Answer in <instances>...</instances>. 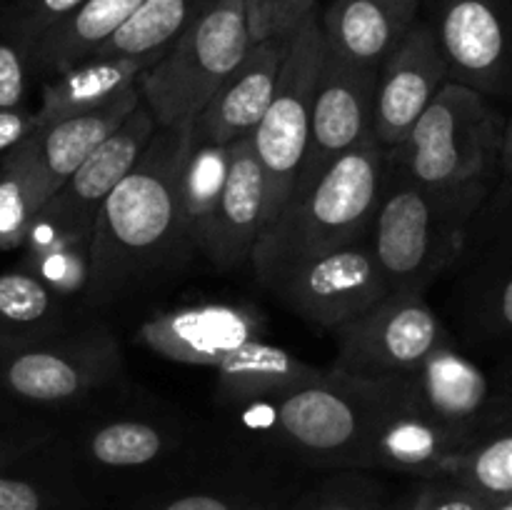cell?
<instances>
[{
    "mask_svg": "<svg viewBox=\"0 0 512 510\" xmlns=\"http://www.w3.org/2000/svg\"><path fill=\"white\" fill-rule=\"evenodd\" d=\"M193 123L158 128L138 163L108 195L90 238L85 300L108 305L195 248L180 213V173Z\"/></svg>",
    "mask_w": 512,
    "mask_h": 510,
    "instance_id": "cell-1",
    "label": "cell"
},
{
    "mask_svg": "<svg viewBox=\"0 0 512 510\" xmlns=\"http://www.w3.org/2000/svg\"><path fill=\"white\" fill-rule=\"evenodd\" d=\"M493 188L495 183L433 188L385 160L383 190L368 238L390 293L423 295L435 278L458 263L470 223Z\"/></svg>",
    "mask_w": 512,
    "mask_h": 510,
    "instance_id": "cell-2",
    "label": "cell"
},
{
    "mask_svg": "<svg viewBox=\"0 0 512 510\" xmlns=\"http://www.w3.org/2000/svg\"><path fill=\"white\" fill-rule=\"evenodd\" d=\"M385 160L378 140H368L340 155L303 198L285 205L250 255L260 283H270L290 265L365 238L380 203Z\"/></svg>",
    "mask_w": 512,
    "mask_h": 510,
    "instance_id": "cell-3",
    "label": "cell"
},
{
    "mask_svg": "<svg viewBox=\"0 0 512 510\" xmlns=\"http://www.w3.org/2000/svg\"><path fill=\"white\" fill-rule=\"evenodd\" d=\"M508 115L478 90L448 80L388 160L433 188L498 183Z\"/></svg>",
    "mask_w": 512,
    "mask_h": 510,
    "instance_id": "cell-4",
    "label": "cell"
},
{
    "mask_svg": "<svg viewBox=\"0 0 512 510\" xmlns=\"http://www.w3.org/2000/svg\"><path fill=\"white\" fill-rule=\"evenodd\" d=\"M250 45L243 0H215L140 75L143 103L158 128L193 123Z\"/></svg>",
    "mask_w": 512,
    "mask_h": 510,
    "instance_id": "cell-5",
    "label": "cell"
},
{
    "mask_svg": "<svg viewBox=\"0 0 512 510\" xmlns=\"http://www.w3.org/2000/svg\"><path fill=\"white\" fill-rule=\"evenodd\" d=\"M325 60V35L315 10L290 40L273 103L250 133L263 173V233L278 220L303 168L313 123L315 90ZM260 233V235H263Z\"/></svg>",
    "mask_w": 512,
    "mask_h": 510,
    "instance_id": "cell-6",
    "label": "cell"
},
{
    "mask_svg": "<svg viewBox=\"0 0 512 510\" xmlns=\"http://www.w3.org/2000/svg\"><path fill=\"white\" fill-rule=\"evenodd\" d=\"M378 400L380 385L325 373L315 383L298 385L253 405L273 413L275 435L295 453L318 463L360 468Z\"/></svg>",
    "mask_w": 512,
    "mask_h": 510,
    "instance_id": "cell-7",
    "label": "cell"
},
{
    "mask_svg": "<svg viewBox=\"0 0 512 510\" xmlns=\"http://www.w3.org/2000/svg\"><path fill=\"white\" fill-rule=\"evenodd\" d=\"M333 333L338 355L330 373L368 385L395 383L440 345L453 343L435 310L413 293H388Z\"/></svg>",
    "mask_w": 512,
    "mask_h": 510,
    "instance_id": "cell-8",
    "label": "cell"
},
{
    "mask_svg": "<svg viewBox=\"0 0 512 510\" xmlns=\"http://www.w3.org/2000/svg\"><path fill=\"white\" fill-rule=\"evenodd\" d=\"M158 123L148 105L140 103L135 113L60 185L53 198L35 213L25 235V248L35 245H68L90 255L95 220L108 195L133 170L143 150L153 140Z\"/></svg>",
    "mask_w": 512,
    "mask_h": 510,
    "instance_id": "cell-9",
    "label": "cell"
},
{
    "mask_svg": "<svg viewBox=\"0 0 512 510\" xmlns=\"http://www.w3.org/2000/svg\"><path fill=\"white\" fill-rule=\"evenodd\" d=\"M265 288L295 315L328 330L358 318L390 293L368 235L290 265Z\"/></svg>",
    "mask_w": 512,
    "mask_h": 510,
    "instance_id": "cell-10",
    "label": "cell"
},
{
    "mask_svg": "<svg viewBox=\"0 0 512 510\" xmlns=\"http://www.w3.org/2000/svg\"><path fill=\"white\" fill-rule=\"evenodd\" d=\"M430 8L450 80L512 105V0H433Z\"/></svg>",
    "mask_w": 512,
    "mask_h": 510,
    "instance_id": "cell-11",
    "label": "cell"
},
{
    "mask_svg": "<svg viewBox=\"0 0 512 510\" xmlns=\"http://www.w3.org/2000/svg\"><path fill=\"white\" fill-rule=\"evenodd\" d=\"M118 360V343L105 330L60 335L0 353V408L3 403L50 405L80 398L108 380Z\"/></svg>",
    "mask_w": 512,
    "mask_h": 510,
    "instance_id": "cell-12",
    "label": "cell"
},
{
    "mask_svg": "<svg viewBox=\"0 0 512 510\" xmlns=\"http://www.w3.org/2000/svg\"><path fill=\"white\" fill-rule=\"evenodd\" d=\"M378 70L345 63L325 48L318 90H315L308 150L288 205L303 198L340 155L375 138L373 108Z\"/></svg>",
    "mask_w": 512,
    "mask_h": 510,
    "instance_id": "cell-13",
    "label": "cell"
},
{
    "mask_svg": "<svg viewBox=\"0 0 512 510\" xmlns=\"http://www.w3.org/2000/svg\"><path fill=\"white\" fill-rule=\"evenodd\" d=\"M448 80V63L438 38L428 20L420 18L378 70L373 135L385 153L408 138Z\"/></svg>",
    "mask_w": 512,
    "mask_h": 510,
    "instance_id": "cell-14",
    "label": "cell"
},
{
    "mask_svg": "<svg viewBox=\"0 0 512 510\" xmlns=\"http://www.w3.org/2000/svg\"><path fill=\"white\" fill-rule=\"evenodd\" d=\"M143 103L140 80L100 108L35 125L18 145L38 210Z\"/></svg>",
    "mask_w": 512,
    "mask_h": 510,
    "instance_id": "cell-15",
    "label": "cell"
},
{
    "mask_svg": "<svg viewBox=\"0 0 512 510\" xmlns=\"http://www.w3.org/2000/svg\"><path fill=\"white\" fill-rule=\"evenodd\" d=\"M475 440L440 428L415 413L400 395L398 383L380 385L378 410L365 440L360 468H383L428 480H443L455 455Z\"/></svg>",
    "mask_w": 512,
    "mask_h": 510,
    "instance_id": "cell-16",
    "label": "cell"
},
{
    "mask_svg": "<svg viewBox=\"0 0 512 510\" xmlns=\"http://www.w3.org/2000/svg\"><path fill=\"white\" fill-rule=\"evenodd\" d=\"M405 403L440 428L478 440L490 428L493 383L453 343L440 345L413 373L395 380Z\"/></svg>",
    "mask_w": 512,
    "mask_h": 510,
    "instance_id": "cell-17",
    "label": "cell"
},
{
    "mask_svg": "<svg viewBox=\"0 0 512 510\" xmlns=\"http://www.w3.org/2000/svg\"><path fill=\"white\" fill-rule=\"evenodd\" d=\"M463 258H475V315L493 338L512 340V178L500 175L475 213Z\"/></svg>",
    "mask_w": 512,
    "mask_h": 510,
    "instance_id": "cell-18",
    "label": "cell"
},
{
    "mask_svg": "<svg viewBox=\"0 0 512 510\" xmlns=\"http://www.w3.org/2000/svg\"><path fill=\"white\" fill-rule=\"evenodd\" d=\"M263 173L250 135L230 145L228 178L195 238V248L220 270L240 268L263 233Z\"/></svg>",
    "mask_w": 512,
    "mask_h": 510,
    "instance_id": "cell-19",
    "label": "cell"
},
{
    "mask_svg": "<svg viewBox=\"0 0 512 510\" xmlns=\"http://www.w3.org/2000/svg\"><path fill=\"white\" fill-rule=\"evenodd\" d=\"M290 40L293 38H270L250 45L238 68L193 120V143L230 145L258 128L273 103Z\"/></svg>",
    "mask_w": 512,
    "mask_h": 510,
    "instance_id": "cell-20",
    "label": "cell"
},
{
    "mask_svg": "<svg viewBox=\"0 0 512 510\" xmlns=\"http://www.w3.org/2000/svg\"><path fill=\"white\" fill-rule=\"evenodd\" d=\"M138 338L160 358L218 368L230 353L260 338V323L238 305H193L150 318Z\"/></svg>",
    "mask_w": 512,
    "mask_h": 510,
    "instance_id": "cell-21",
    "label": "cell"
},
{
    "mask_svg": "<svg viewBox=\"0 0 512 510\" xmlns=\"http://www.w3.org/2000/svg\"><path fill=\"white\" fill-rule=\"evenodd\" d=\"M423 0H333L320 15L325 48L340 60L380 68L420 20Z\"/></svg>",
    "mask_w": 512,
    "mask_h": 510,
    "instance_id": "cell-22",
    "label": "cell"
},
{
    "mask_svg": "<svg viewBox=\"0 0 512 510\" xmlns=\"http://www.w3.org/2000/svg\"><path fill=\"white\" fill-rule=\"evenodd\" d=\"M145 0H85L33 43V73L53 75L88 60Z\"/></svg>",
    "mask_w": 512,
    "mask_h": 510,
    "instance_id": "cell-23",
    "label": "cell"
},
{
    "mask_svg": "<svg viewBox=\"0 0 512 510\" xmlns=\"http://www.w3.org/2000/svg\"><path fill=\"white\" fill-rule=\"evenodd\" d=\"M153 58H110L93 55L63 73L53 75L43 85L40 108L35 110V125L50 123L58 118L85 113L100 108L118 98L120 93L135 85L140 75L153 65Z\"/></svg>",
    "mask_w": 512,
    "mask_h": 510,
    "instance_id": "cell-24",
    "label": "cell"
},
{
    "mask_svg": "<svg viewBox=\"0 0 512 510\" xmlns=\"http://www.w3.org/2000/svg\"><path fill=\"white\" fill-rule=\"evenodd\" d=\"M218 393L235 405H253L275 398L298 385L315 383L323 378V370L308 363L290 350L255 338L230 353L218 365Z\"/></svg>",
    "mask_w": 512,
    "mask_h": 510,
    "instance_id": "cell-25",
    "label": "cell"
},
{
    "mask_svg": "<svg viewBox=\"0 0 512 510\" xmlns=\"http://www.w3.org/2000/svg\"><path fill=\"white\" fill-rule=\"evenodd\" d=\"M65 335V313L55 295L30 270L0 273V353Z\"/></svg>",
    "mask_w": 512,
    "mask_h": 510,
    "instance_id": "cell-26",
    "label": "cell"
},
{
    "mask_svg": "<svg viewBox=\"0 0 512 510\" xmlns=\"http://www.w3.org/2000/svg\"><path fill=\"white\" fill-rule=\"evenodd\" d=\"M213 3L215 0H145L133 18L93 55L158 60L175 43V38Z\"/></svg>",
    "mask_w": 512,
    "mask_h": 510,
    "instance_id": "cell-27",
    "label": "cell"
},
{
    "mask_svg": "<svg viewBox=\"0 0 512 510\" xmlns=\"http://www.w3.org/2000/svg\"><path fill=\"white\" fill-rule=\"evenodd\" d=\"M230 145L190 143L185 155L180 173V213L193 245L228 178Z\"/></svg>",
    "mask_w": 512,
    "mask_h": 510,
    "instance_id": "cell-28",
    "label": "cell"
},
{
    "mask_svg": "<svg viewBox=\"0 0 512 510\" xmlns=\"http://www.w3.org/2000/svg\"><path fill=\"white\" fill-rule=\"evenodd\" d=\"M443 480H453L485 500L512 495V425L483 435L455 455Z\"/></svg>",
    "mask_w": 512,
    "mask_h": 510,
    "instance_id": "cell-29",
    "label": "cell"
},
{
    "mask_svg": "<svg viewBox=\"0 0 512 510\" xmlns=\"http://www.w3.org/2000/svg\"><path fill=\"white\" fill-rule=\"evenodd\" d=\"M163 453V433L140 420L110 423L90 435V458L105 468H140Z\"/></svg>",
    "mask_w": 512,
    "mask_h": 510,
    "instance_id": "cell-30",
    "label": "cell"
},
{
    "mask_svg": "<svg viewBox=\"0 0 512 510\" xmlns=\"http://www.w3.org/2000/svg\"><path fill=\"white\" fill-rule=\"evenodd\" d=\"M38 213L28 170L18 150L0 158V250L18 248L25 243L30 223Z\"/></svg>",
    "mask_w": 512,
    "mask_h": 510,
    "instance_id": "cell-31",
    "label": "cell"
},
{
    "mask_svg": "<svg viewBox=\"0 0 512 510\" xmlns=\"http://www.w3.org/2000/svg\"><path fill=\"white\" fill-rule=\"evenodd\" d=\"M30 75H33V43L10 23L0 5V108L25 110Z\"/></svg>",
    "mask_w": 512,
    "mask_h": 510,
    "instance_id": "cell-32",
    "label": "cell"
},
{
    "mask_svg": "<svg viewBox=\"0 0 512 510\" xmlns=\"http://www.w3.org/2000/svg\"><path fill=\"white\" fill-rule=\"evenodd\" d=\"M250 40L293 38L300 25L318 10V0H243Z\"/></svg>",
    "mask_w": 512,
    "mask_h": 510,
    "instance_id": "cell-33",
    "label": "cell"
},
{
    "mask_svg": "<svg viewBox=\"0 0 512 510\" xmlns=\"http://www.w3.org/2000/svg\"><path fill=\"white\" fill-rule=\"evenodd\" d=\"M80 3H85V0H0L10 23L30 43H35L50 25H55L65 15L73 13Z\"/></svg>",
    "mask_w": 512,
    "mask_h": 510,
    "instance_id": "cell-34",
    "label": "cell"
},
{
    "mask_svg": "<svg viewBox=\"0 0 512 510\" xmlns=\"http://www.w3.org/2000/svg\"><path fill=\"white\" fill-rule=\"evenodd\" d=\"M490 500L453 480H430L405 510H488Z\"/></svg>",
    "mask_w": 512,
    "mask_h": 510,
    "instance_id": "cell-35",
    "label": "cell"
},
{
    "mask_svg": "<svg viewBox=\"0 0 512 510\" xmlns=\"http://www.w3.org/2000/svg\"><path fill=\"white\" fill-rule=\"evenodd\" d=\"M310 510H393L383 503L378 490L370 483L358 480H343V483H330L310 500Z\"/></svg>",
    "mask_w": 512,
    "mask_h": 510,
    "instance_id": "cell-36",
    "label": "cell"
},
{
    "mask_svg": "<svg viewBox=\"0 0 512 510\" xmlns=\"http://www.w3.org/2000/svg\"><path fill=\"white\" fill-rule=\"evenodd\" d=\"M0 510H48V493L33 480L0 473Z\"/></svg>",
    "mask_w": 512,
    "mask_h": 510,
    "instance_id": "cell-37",
    "label": "cell"
},
{
    "mask_svg": "<svg viewBox=\"0 0 512 510\" xmlns=\"http://www.w3.org/2000/svg\"><path fill=\"white\" fill-rule=\"evenodd\" d=\"M245 500L235 495L218 493V490H195V493H183L178 498H170L168 503L160 505L158 510H250Z\"/></svg>",
    "mask_w": 512,
    "mask_h": 510,
    "instance_id": "cell-38",
    "label": "cell"
},
{
    "mask_svg": "<svg viewBox=\"0 0 512 510\" xmlns=\"http://www.w3.org/2000/svg\"><path fill=\"white\" fill-rule=\"evenodd\" d=\"M35 128V115L28 110L0 108V158L18 148Z\"/></svg>",
    "mask_w": 512,
    "mask_h": 510,
    "instance_id": "cell-39",
    "label": "cell"
},
{
    "mask_svg": "<svg viewBox=\"0 0 512 510\" xmlns=\"http://www.w3.org/2000/svg\"><path fill=\"white\" fill-rule=\"evenodd\" d=\"M510 428L512 425V378L500 393H493V408H490V428Z\"/></svg>",
    "mask_w": 512,
    "mask_h": 510,
    "instance_id": "cell-40",
    "label": "cell"
},
{
    "mask_svg": "<svg viewBox=\"0 0 512 510\" xmlns=\"http://www.w3.org/2000/svg\"><path fill=\"white\" fill-rule=\"evenodd\" d=\"M503 175L512 178V113L508 115V125H505V138H503V160H500Z\"/></svg>",
    "mask_w": 512,
    "mask_h": 510,
    "instance_id": "cell-41",
    "label": "cell"
},
{
    "mask_svg": "<svg viewBox=\"0 0 512 510\" xmlns=\"http://www.w3.org/2000/svg\"><path fill=\"white\" fill-rule=\"evenodd\" d=\"M23 448L25 445L20 443L18 438H0V468H3V465H8L13 458H18L20 450Z\"/></svg>",
    "mask_w": 512,
    "mask_h": 510,
    "instance_id": "cell-42",
    "label": "cell"
},
{
    "mask_svg": "<svg viewBox=\"0 0 512 510\" xmlns=\"http://www.w3.org/2000/svg\"><path fill=\"white\" fill-rule=\"evenodd\" d=\"M488 510H512V495H508V498H500V500H490Z\"/></svg>",
    "mask_w": 512,
    "mask_h": 510,
    "instance_id": "cell-43",
    "label": "cell"
},
{
    "mask_svg": "<svg viewBox=\"0 0 512 510\" xmlns=\"http://www.w3.org/2000/svg\"><path fill=\"white\" fill-rule=\"evenodd\" d=\"M250 510H268V508H258V505H255V508H250ZM295 510H310V500H308V503L295 505Z\"/></svg>",
    "mask_w": 512,
    "mask_h": 510,
    "instance_id": "cell-44",
    "label": "cell"
}]
</instances>
